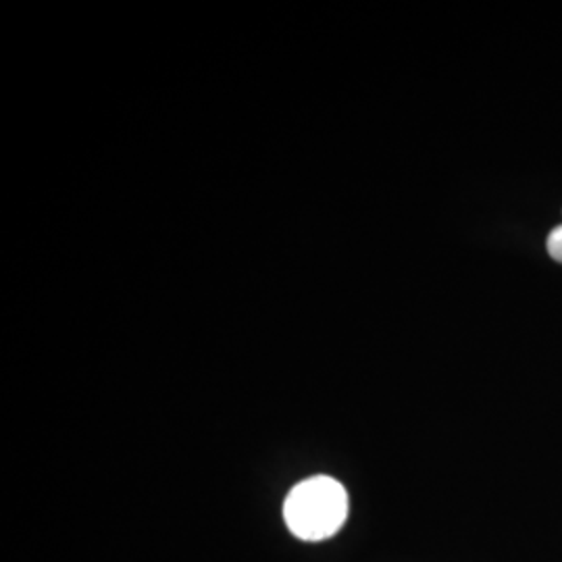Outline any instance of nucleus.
Returning <instances> with one entry per match:
<instances>
[{"mask_svg":"<svg viewBox=\"0 0 562 562\" xmlns=\"http://www.w3.org/2000/svg\"><path fill=\"white\" fill-rule=\"evenodd\" d=\"M548 252L554 261L562 262V225H557L548 236Z\"/></svg>","mask_w":562,"mask_h":562,"instance_id":"2","label":"nucleus"},{"mask_svg":"<svg viewBox=\"0 0 562 562\" xmlns=\"http://www.w3.org/2000/svg\"><path fill=\"white\" fill-rule=\"evenodd\" d=\"M348 517V494L340 482L317 475L299 483L285 498L283 519L304 542H322L340 531Z\"/></svg>","mask_w":562,"mask_h":562,"instance_id":"1","label":"nucleus"}]
</instances>
